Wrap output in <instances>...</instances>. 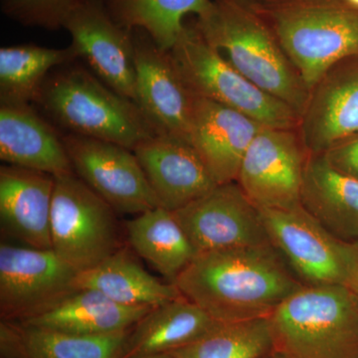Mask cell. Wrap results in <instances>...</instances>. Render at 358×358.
Returning a JSON list of instances; mask_svg holds the SVG:
<instances>
[{
	"label": "cell",
	"instance_id": "1",
	"mask_svg": "<svg viewBox=\"0 0 358 358\" xmlns=\"http://www.w3.org/2000/svg\"><path fill=\"white\" fill-rule=\"evenodd\" d=\"M174 285L220 322L268 317L305 286L272 244L199 254Z\"/></svg>",
	"mask_w": 358,
	"mask_h": 358
},
{
	"label": "cell",
	"instance_id": "2",
	"mask_svg": "<svg viewBox=\"0 0 358 358\" xmlns=\"http://www.w3.org/2000/svg\"><path fill=\"white\" fill-rule=\"evenodd\" d=\"M194 22L205 40L235 69L287 103L301 119L310 92L254 4L213 0L211 10Z\"/></svg>",
	"mask_w": 358,
	"mask_h": 358
},
{
	"label": "cell",
	"instance_id": "3",
	"mask_svg": "<svg viewBox=\"0 0 358 358\" xmlns=\"http://www.w3.org/2000/svg\"><path fill=\"white\" fill-rule=\"evenodd\" d=\"M312 93L334 66L358 55V8L345 0H255Z\"/></svg>",
	"mask_w": 358,
	"mask_h": 358
},
{
	"label": "cell",
	"instance_id": "4",
	"mask_svg": "<svg viewBox=\"0 0 358 358\" xmlns=\"http://www.w3.org/2000/svg\"><path fill=\"white\" fill-rule=\"evenodd\" d=\"M36 102L69 134L109 141L131 150L159 136L134 101L120 95L80 66L49 75Z\"/></svg>",
	"mask_w": 358,
	"mask_h": 358
},
{
	"label": "cell",
	"instance_id": "5",
	"mask_svg": "<svg viewBox=\"0 0 358 358\" xmlns=\"http://www.w3.org/2000/svg\"><path fill=\"white\" fill-rule=\"evenodd\" d=\"M268 319L289 358H358V300L346 287L303 286Z\"/></svg>",
	"mask_w": 358,
	"mask_h": 358
},
{
	"label": "cell",
	"instance_id": "6",
	"mask_svg": "<svg viewBox=\"0 0 358 358\" xmlns=\"http://www.w3.org/2000/svg\"><path fill=\"white\" fill-rule=\"evenodd\" d=\"M169 53L193 95L227 106L265 128L292 129L300 121L287 103L266 93L235 69L205 40L195 22H185Z\"/></svg>",
	"mask_w": 358,
	"mask_h": 358
},
{
	"label": "cell",
	"instance_id": "7",
	"mask_svg": "<svg viewBox=\"0 0 358 358\" xmlns=\"http://www.w3.org/2000/svg\"><path fill=\"white\" fill-rule=\"evenodd\" d=\"M260 211L271 244L305 286H343L355 292L358 243L336 237L301 205Z\"/></svg>",
	"mask_w": 358,
	"mask_h": 358
},
{
	"label": "cell",
	"instance_id": "8",
	"mask_svg": "<svg viewBox=\"0 0 358 358\" xmlns=\"http://www.w3.org/2000/svg\"><path fill=\"white\" fill-rule=\"evenodd\" d=\"M115 214L76 174L55 178L52 250L77 272L95 267L120 249Z\"/></svg>",
	"mask_w": 358,
	"mask_h": 358
},
{
	"label": "cell",
	"instance_id": "9",
	"mask_svg": "<svg viewBox=\"0 0 358 358\" xmlns=\"http://www.w3.org/2000/svg\"><path fill=\"white\" fill-rule=\"evenodd\" d=\"M62 138L74 173L115 213L138 215L160 207L133 150L78 134Z\"/></svg>",
	"mask_w": 358,
	"mask_h": 358
},
{
	"label": "cell",
	"instance_id": "10",
	"mask_svg": "<svg viewBox=\"0 0 358 358\" xmlns=\"http://www.w3.org/2000/svg\"><path fill=\"white\" fill-rule=\"evenodd\" d=\"M78 273L52 249L0 245V317L23 322L76 289Z\"/></svg>",
	"mask_w": 358,
	"mask_h": 358
},
{
	"label": "cell",
	"instance_id": "11",
	"mask_svg": "<svg viewBox=\"0 0 358 358\" xmlns=\"http://www.w3.org/2000/svg\"><path fill=\"white\" fill-rule=\"evenodd\" d=\"M173 213L196 255L271 244L260 209L236 181L216 185L203 196Z\"/></svg>",
	"mask_w": 358,
	"mask_h": 358
},
{
	"label": "cell",
	"instance_id": "12",
	"mask_svg": "<svg viewBox=\"0 0 358 358\" xmlns=\"http://www.w3.org/2000/svg\"><path fill=\"white\" fill-rule=\"evenodd\" d=\"M292 129L263 128L247 150L236 182L260 209L301 205L305 157Z\"/></svg>",
	"mask_w": 358,
	"mask_h": 358
},
{
	"label": "cell",
	"instance_id": "13",
	"mask_svg": "<svg viewBox=\"0 0 358 358\" xmlns=\"http://www.w3.org/2000/svg\"><path fill=\"white\" fill-rule=\"evenodd\" d=\"M136 100L159 136L190 145L194 95L176 70L169 51L143 30H133Z\"/></svg>",
	"mask_w": 358,
	"mask_h": 358
},
{
	"label": "cell",
	"instance_id": "14",
	"mask_svg": "<svg viewBox=\"0 0 358 358\" xmlns=\"http://www.w3.org/2000/svg\"><path fill=\"white\" fill-rule=\"evenodd\" d=\"M71 46L110 88L136 100L133 31L115 22L105 0H85L66 21Z\"/></svg>",
	"mask_w": 358,
	"mask_h": 358
},
{
	"label": "cell",
	"instance_id": "15",
	"mask_svg": "<svg viewBox=\"0 0 358 358\" xmlns=\"http://www.w3.org/2000/svg\"><path fill=\"white\" fill-rule=\"evenodd\" d=\"M300 120L301 141L310 154H324L358 134V55L327 73Z\"/></svg>",
	"mask_w": 358,
	"mask_h": 358
},
{
	"label": "cell",
	"instance_id": "16",
	"mask_svg": "<svg viewBox=\"0 0 358 358\" xmlns=\"http://www.w3.org/2000/svg\"><path fill=\"white\" fill-rule=\"evenodd\" d=\"M263 128L236 110L194 96L190 145L217 185L237 181L244 155Z\"/></svg>",
	"mask_w": 358,
	"mask_h": 358
},
{
	"label": "cell",
	"instance_id": "17",
	"mask_svg": "<svg viewBox=\"0 0 358 358\" xmlns=\"http://www.w3.org/2000/svg\"><path fill=\"white\" fill-rule=\"evenodd\" d=\"M133 152L167 210H178L218 185L194 148L183 141L155 136Z\"/></svg>",
	"mask_w": 358,
	"mask_h": 358
},
{
	"label": "cell",
	"instance_id": "18",
	"mask_svg": "<svg viewBox=\"0 0 358 358\" xmlns=\"http://www.w3.org/2000/svg\"><path fill=\"white\" fill-rule=\"evenodd\" d=\"M55 178L22 167H0V221L3 232L25 246L52 249L50 221Z\"/></svg>",
	"mask_w": 358,
	"mask_h": 358
},
{
	"label": "cell",
	"instance_id": "19",
	"mask_svg": "<svg viewBox=\"0 0 358 358\" xmlns=\"http://www.w3.org/2000/svg\"><path fill=\"white\" fill-rule=\"evenodd\" d=\"M0 159L54 178L74 173L62 136L30 103H0Z\"/></svg>",
	"mask_w": 358,
	"mask_h": 358
},
{
	"label": "cell",
	"instance_id": "20",
	"mask_svg": "<svg viewBox=\"0 0 358 358\" xmlns=\"http://www.w3.org/2000/svg\"><path fill=\"white\" fill-rule=\"evenodd\" d=\"M301 205L336 237L358 243V180L322 154H310L306 162Z\"/></svg>",
	"mask_w": 358,
	"mask_h": 358
},
{
	"label": "cell",
	"instance_id": "21",
	"mask_svg": "<svg viewBox=\"0 0 358 358\" xmlns=\"http://www.w3.org/2000/svg\"><path fill=\"white\" fill-rule=\"evenodd\" d=\"M152 308L120 305L95 289H76L38 315L17 322L78 336H108L129 331Z\"/></svg>",
	"mask_w": 358,
	"mask_h": 358
},
{
	"label": "cell",
	"instance_id": "22",
	"mask_svg": "<svg viewBox=\"0 0 358 358\" xmlns=\"http://www.w3.org/2000/svg\"><path fill=\"white\" fill-rule=\"evenodd\" d=\"M219 322L181 296L152 308L131 327L120 358L171 353L196 341Z\"/></svg>",
	"mask_w": 358,
	"mask_h": 358
},
{
	"label": "cell",
	"instance_id": "23",
	"mask_svg": "<svg viewBox=\"0 0 358 358\" xmlns=\"http://www.w3.org/2000/svg\"><path fill=\"white\" fill-rule=\"evenodd\" d=\"M129 331L108 336H78L0 322L1 358H120Z\"/></svg>",
	"mask_w": 358,
	"mask_h": 358
},
{
	"label": "cell",
	"instance_id": "24",
	"mask_svg": "<svg viewBox=\"0 0 358 358\" xmlns=\"http://www.w3.org/2000/svg\"><path fill=\"white\" fill-rule=\"evenodd\" d=\"M75 288L95 289L129 307H159L182 296L176 285L160 282L122 248L95 267L78 273Z\"/></svg>",
	"mask_w": 358,
	"mask_h": 358
},
{
	"label": "cell",
	"instance_id": "25",
	"mask_svg": "<svg viewBox=\"0 0 358 358\" xmlns=\"http://www.w3.org/2000/svg\"><path fill=\"white\" fill-rule=\"evenodd\" d=\"M127 234L134 252L171 284L196 256L173 212L164 207L134 216L127 223Z\"/></svg>",
	"mask_w": 358,
	"mask_h": 358
},
{
	"label": "cell",
	"instance_id": "26",
	"mask_svg": "<svg viewBox=\"0 0 358 358\" xmlns=\"http://www.w3.org/2000/svg\"><path fill=\"white\" fill-rule=\"evenodd\" d=\"M78 57L72 46L47 48L25 44L0 49V103L36 102L53 69Z\"/></svg>",
	"mask_w": 358,
	"mask_h": 358
},
{
	"label": "cell",
	"instance_id": "27",
	"mask_svg": "<svg viewBox=\"0 0 358 358\" xmlns=\"http://www.w3.org/2000/svg\"><path fill=\"white\" fill-rule=\"evenodd\" d=\"M117 24L147 33L160 49L171 51L185 28L186 16L202 17L213 0H105Z\"/></svg>",
	"mask_w": 358,
	"mask_h": 358
},
{
	"label": "cell",
	"instance_id": "28",
	"mask_svg": "<svg viewBox=\"0 0 358 358\" xmlns=\"http://www.w3.org/2000/svg\"><path fill=\"white\" fill-rule=\"evenodd\" d=\"M275 352L268 317L219 322L189 345L169 355L174 358H264Z\"/></svg>",
	"mask_w": 358,
	"mask_h": 358
},
{
	"label": "cell",
	"instance_id": "29",
	"mask_svg": "<svg viewBox=\"0 0 358 358\" xmlns=\"http://www.w3.org/2000/svg\"><path fill=\"white\" fill-rule=\"evenodd\" d=\"M85 0H0L2 13L28 27L57 30L64 28L73 11Z\"/></svg>",
	"mask_w": 358,
	"mask_h": 358
},
{
	"label": "cell",
	"instance_id": "30",
	"mask_svg": "<svg viewBox=\"0 0 358 358\" xmlns=\"http://www.w3.org/2000/svg\"><path fill=\"white\" fill-rule=\"evenodd\" d=\"M322 155L334 169L358 180V134L329 148Z\"/></svg>",
	"mask_w": 358,
	"mask_h": 358
},
{
	"label": "cell",
	"instance_id": "31",
	"mask_svg": "<svg viewBox=\"0 0 358 358\" xmlns=\"http://www.w3.org/2000/svg\"><path fill=\"white\" fill-rule=\"evenodd\" d=\"M131 358H174L173 355L169 353H164V355H143V357H136Z\"/></svg>",
	"mask_w": 358,
	"mask_h": 358
},
{
	"label": "cell",
	"instance_id": "32",
	"mask_svg": "<svg viewBox=\"0 0 358 358\" xmlns=\"http://www.w3.org/2000/svg\"><path fill=\"white\" fill-rule=\"evenodd\" d=\"M228 1L242 4V6H253V4L255 3V0H228Z\"/></svg>",
	"mask_w": 358,
	"mask_h": 358
},
{
	"label": "cell",
	"instance_id": "33",
	"mask_svg": "<svg viewBox=\"0 0 358 358\" xmlns=\"http://www.w3.org/2000/svg\"><path fill=\"white\" fill-rule=\"evenodd\" d=\"M264 358H289V357H287V355H284V353H281L279 352H274L273 353H271L270 355H268V357H266Z\"/></svg>",
	"mask_w": 358,
	"mask_h": 358
},
{
	"label": "cell",
	"instance_id": "34",
	"mask_svg": "<svg viewBox=\"0 0 358 358\" xmlns=\"http://www.w3.org/2000/svg\"><path fill=\"white\" fill-rule=\"evenodd\" d=\"M345 1L348 2L350 6L355 7V8H358V0H345Z\"/></svg>",
	"mask_w": 358,
	"mask_h": 358
},
{
	"label": "cell",
	"instance_id": "35",
	"mask_svg": "<svg viewBox=\"0 0 358 358\" xmlns=\"http://www.w3.org/2000/svg\"><path fill=\"white\" fill-rule=\"evenodd\" d=\"M355 296H357V298L358 300V280H357V287H355Z\"/></svg>",
	"mask_w": 358,
	"mask_h": 358
}]
</instances>
